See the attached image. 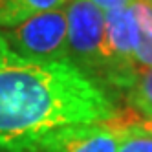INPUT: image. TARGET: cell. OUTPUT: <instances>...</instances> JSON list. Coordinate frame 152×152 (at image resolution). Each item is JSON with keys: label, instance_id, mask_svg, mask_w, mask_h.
<instances>
[{"label": "cell", "instance_id": "cell-11", "mask_svg": "<svg viewBox=\"0 0 152 152\" xmlns=\"http://www.w3.org/2000/svg\"><path fill=\"white\" fill-rule=\"evenodd\" d=\"M17 59H20V57H17L15 53L9 50L7 42H6V39H4V35H2V29H0V66L9 64V62H13V61H17Z\"/></svg>", "mask_w": 152, "mask_h": 152}, {"label": "cell", "instance_id": "cell-14", "mask_svg": "<svg viewBox=\"0 0 152 152\" xmlns=\"http://www.w3.org/2000/svg\"><path fill=\"white\" fill-rule=\"evenodd\" d=\"M143 2H145V4H148V6L152 7V0H143Z\"/></svg>", "mask_w": 152, "mask_h": 152}, {"label": "cell", "instance_id": "cell-7", "mask_svg": "<svg viewBox=\"0 0 152 152\" xmlns=\"http://www.w3.org/2000/svg\"><path fill=\"white\" fill-rule=\"evenodd\" d=\"M134 15L137 24V48H136V68L137 73L152 68V7L143 0L134 2Z\"/></svg>", "mask_w": 152, "mask_h": 152}, {"label": "cell", "instance_id": "cell-5", "mask_svg": "<svg viewBox=\"0 0 152 152\" xmlns=\"http://www.w3.org/2000/svg\"><path fill=\"white\" fill-rule=\"evenodd\" d=\"M130 123H99L73 126L42 139L29 152H117Z\"/></svg>", "mask_w": 152, "mask_h": 152}, {"label": "cell", "instance_id": "cell-4", "mask_svg": "<svg viewBox=\"0 0 152 152\" xmlns=\"http://www.w3.org/2000/svg\"><path fill=\"white\" fill-rule=\"evenodd\" d=\"M68 20V59L97 83L104 81V13L86 0H70ZM104 86V84H103Z\"/></svg>", "mask_w": 152, "mask_h": 152}, {"label": "cell", "instance_id": "cell-3", "mask_svg": "<svg viewBox=\"0 0 152 152\" xmlns=\"http://www.w3.org/2000/svg\"><path fill=\"white\" fill-rule=\"evenodd\" d=\"M134 6V4H132ZM104 13V88L106 90H130L137 79L136 48H137V24L134 7Z\"/></svg>", "mask_w": 152, "mask_h": 152}, {"label": "cell", "instance_id": "cell-13", "mask_svg": "<svg viewBox=\"0 0 152 152\" xmlns=\"http://www.w3.org/2000/svg\"><path fill=\"white\" fill-rule=\"evenodd\" d=\"M0 152H13V150H9V148H6V147L0 145Z\"/></svg>", "mask_w": 152, "mask_h": 152}, {"label": "cell", "instance_id": "cell-10", "mask_svg": "<svg viewBox=\"0 0 152 152\" xmlns=\"http://www.w3.org/2000/svg\"><path fill=\"white\" fill-rule=\"evenodd\" d=\"M86 2H90L95 7H99L103 13H110V11H117V9L130 7L136 0H86Z\"/></svg>", "mask_w": 152, "mask_h": 152}, {"label": "cell", "instance_id": "cell-1", "mask_svg": "<svg viewBox=\"0 0 152 152\" xmlns=\"http://www.w3.org/2000/svg\"><path fill=\"white\" fill-rule=\"evenodd\" d=\"M110 90L70 61L17 59L0 66V145L29 152L73 126L119 119Z\"/></svg>", "mask_w": 152, "mask_h": 152}, {"label": "cell", "instance_id": "cell-6", "mask_svg": "<svg viewBox=\"0 0 152 152\" xmlns=\"http://www.w3.org/2000/svg\"><path fill=\"white\" fill-rule=\"evenodd\" d=\"M68 4L70 0H0V29L18 26L31 17L62 9Z\"/></svg>", "mask_w": 152, "mask_h": 152}, {"label": "cell", "instance_id": "cell-12", "mask_svg": "<svg viewBox=\"0 0 152 152\" xmlns=\"http://www.w3.org/2000/svg\"><path fill=\"white\" fill-rule=\"evenodd\" d=\"M139 125L143 128H147L148 132H152V121H139Z\"/></svg>", "mask_w": 152, "mask_h": 152}, {"label": "cell", "instance_id": "cell-8", "mask_svg": "<svg viewBox=\"0 0 152 152\" xmlns=\"http://www.w3.org/2000/svg\"><path fill=\"white\" fill-rule=\"evenodd\" d=\"M126 104L141 121H152V68L143 70L126 92Z\"/></svg>", "mask_w": 152, "mask_h": 152}, {"label": "cell", "instance_id": "cell-2", "mask_svg": "<svg viewBox=\"0 0 152 152\" xmlns=\"http://www.w3.org/2000/svg\"><path fill=\"white\" fill-rule=\"evenodd\" d=\"M2 35L9 50L24 61H70L68 20L64 7L2 29Z\"/></svg>", "mask_w": 152, "mask_h": 152}, {"label": "cell", "instance_id": "cell-9", "mask_svg": "<svg viewBox=\"0 0 152 152\" xmlns=\"http://www.w3.org/2000/svg\"><path fill=\"white\" fill-rule=\"evenodd\" d=\"M117 152H152V132L139 123H130L125 130V139Z\"/></svg>", "mask_w": 152, "mask_h": 152}]
</instances>
